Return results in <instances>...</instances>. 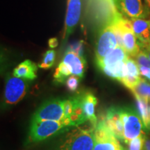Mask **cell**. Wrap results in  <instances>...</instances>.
Segmentation results:
<instances>
[{
    "mask_svg": "<svg viewBox=\"0 0 150 150\" xmlns=\"http://www.w3.org/2000/svg\"><path fill=\"white\" fill-rule=\"evenodd\" d=\"M116 11L129 20L145 19L149 16L150 11L143 5L142 0H113Z\"/></svg>",
    "mask_w": 150,
    "mask_h": 150,
    "instance_id": "7",
    "label": "cell"
},
{
    "mask_svg": "<svg viewBox=\"0 0 150 150\" xmlns=\"http://www.w3.org/2000/svg\"><path fill=\"white\" fill-rule=\"evenodd\" d=\"M149 111H150V106H149Z\"/></svg>",
    "mask_w": 150,
    "mask_h": 150,
    "instance_id": "32",
    "label": "cell"
},
{
    "mask_svg": "<svg viewBox=\"0 0 150 150\" xmlns=\"http://www.w3.org/2000/svg\"><path fill=\"white\" fill-rule=\"evenodd\" d=\"M145 141V134L137 137L129 142V150H142Z\"/></svg>",
    "mask_w": 150,
    "mask_h": 150,
    "instance_id": "22",
    "label": "cell"
},
{
    "mask_svg": "<svg viewBox=\"0 0 150 150\" xmlns=\"http://www.w3.org/2000/svg\"><path fill=\"white\" fill-rule=\"evenodd\" d=\"M143 150H150V138H145Z\"/></svg>",
    "mask_w": 150,
    "mask_h": 150,
    "instance_id": "29",
    "label": "cell"
},
{
    "mask_svg": "<svg viewBox=\"0 0 150 150\" xmlns=\"http://www.w3.org/2000/svg\"><path fill=\"white\" fill-rule=\"evenodd\" d=\"M82 104L84 112L88 120L92 124V126L95 128L97 124V119L95 115V106L97 104V99L92 93L86 92L81 94Z\"/></svg>",
    "mask_w": 150,
    "mask_h": 150,
    "instance_id": "13",
    "label": "cell"
},
{
    "mask_svg": "<svg viewBox=\"0 0 150 150\" xmlns=\"http://www.w3.org/2000/svg\"><path fill=\"white\" fill-rule=\"evenodd\" d=\"M142 50L145 52L146 54H147V56L149 58V59H150V45L148 46L147 47H146L145 49H142Z\"/></svg>",
    "mask_w": 150,
    "mask_h": 150,
    "instance_id": "30",
    "label": "cell"
},
{
    "mask_svg": "<svg viewBox=\"0 0 150 150\" xmlns=\"http://www.w3.org/2000/svg\"><path fill=\"white\" fill-rule=\"evenodd\" d=\"M81 79L77 76L75 75H71L69 76L66 80L65 84H66L67 88L69 91L74 92L77 90L79 85V81Z\"/></svg>",
    "mask_w": 150,
    "mask_h": 150,
    "instance_id": "24",
    "label": "cell"
},
{
    "mask_svg": "<svg viewBox=\"0 0 150 150\" xmlns=\"http://www.w3.org/2000/svg\"><path fill=\"white\" fill-rule=\"evenodd\" d=\"M145 6L150 11V0H145Z\"/></svg>",
    "mask_w": 150,
    "mask_h": 150,
    "instance_id": "31",
    "label": "cell"
},
{
    "mask_svg": "<svg viewBox=\"0 0 150 150\" xmlns=\"http://www.w3.org/2000/svg\"><path fill=\"white\" fill-rule=\"evenodd\" d=\"M74 106V97H71L64 100V115L65 118H68L72 113Z\"/></svg>",
    "mask_w": 150,
    "mask_h": 150,
    "instance_id": "25",
    "label": "cell"
},
{
    "mask_svg": "<svg viewBox=\"0 0 150 150\" xmlns=\"http://www.w3.org/2000/svg\"><path fill=\"white\" fill-rule=\"evenodd\" d=\"M106 125L118 140L124 141V125L120 115V108H110L104 117Z\"/></svg>",
    "mask_w": 150,
    "mask_h": 150,
    "instance_id": "11",
    "label": "cell"
},
{
    "mask_svg": "<svg viewBox=\"0 0 150 150\" xmlns=\"http://www.w3.org/2000/svg\"><path fill=\"white\" fill-rule=\"evenodd\" d=\"M71 75L72 73L69 70L68 67L62 61L56 69L55 73L54 74V81L57 83H63Z\"/></svg>",
    "mask_w": 150,
    "mask_h": 150,
    "instance_id": "19",
    "label": "cell"
},
{
    "mask_svg": "<svg viewBox=\"0 0 150 150\" xmlns=\"http://www.w3.org/2000/svg\"><path fill=\"white\" fill-rule=\"evenodd\" d=\"M131 91L135 97H138L147 103L150 102V83L144 79L141 78L140 81L131 90Z\"/></svg>",
    "mask_w": 150,
    "mask_h": 150,
    "instance_id": "17",
    "label": "cell"
},
{
    "mask_svg": "<svg viewBox=\"0 0 150 150\" xmlns=\"http://www.w3.org/2000/svg\"><path fill=\"white\" fill-rule=\"evenodd\" d=\"M149 80H150V79H149Z\"/></svg>",
    "mask_w": 150,
    "mask_h": 150,
    "instance_id": "33",
    "label": "cell"
},
{
    "mask_svg": "<svg viewBox=\"0 0 150 150\" xmlns=\"http://www.w3.org/2000/svg\"><path fill=\"white\" fill-rule=\"evenodd\" d=\"M126 65L127 68V76H132V77L140 78V73L139 65L136 63L134 59L131 58H128L126 61Z\"/></svg>",
    "mask_w": 150,
    "mask_h": 150,
    "instance_id": "21",
    "label": "cell"
},
{
    "mask_svg": "<svg viewBox=\"0 0 150 150\" xmlns=\"http://www.w3.org/2000/svg\"><path fill=\"white\" fill-rule=\"evenodd\" d=\"M67 51L69 52H72L74 53L78 54L79 56H83V41H79L74 44L70 45L68 49H67Z\"/></svg>",
    "mask_w": 150,
    "mask_h": 150,
    "instance_id": "26",
    "label": "cell"
},
{
    "mask_svg": "<svg viewBox=\"0 0 150 150\" xmlns=\"http://www.w3.org/2000/svg\"><path fill=\"white\" fill-rule=\"evenodd\" d=\"M94 135V150H124L117 138L108 128L104 119L97 122Z\"/></svg>",
    "mask_w": 150,
    "mask_h": 150,
    "instance_id": "5",
    "label": "cell"
},
{
    "mask_svg": "<svg viewBox=\"0 0 150 150\" xmlns=\"http://www.w3.org/2000/svg\"><path fill=\"white\" fill-rule=\"evenodd\" d=\"M120 115L124 125V142L128 144L131 140L145 134V126L139 113L130 108H120Z\"/></svg>",
    "mask_w": 150,
    "mask_h": 150,
    "instance_id": "3",
    "label": "cell"
},
{
    "mask_svg": "<svg viewBox=\"0 0 150 150\" xmlns=\"http://www.w3.org/2000/svg\"><path fill=\"white\" fill-rule=\"evenodd\" d=\"M48 44L50 48L54 49V48H56V47L58 46V45H59V41H58L56 38H52L49 40Z\"/></svg>",
    "mask_w": 150,
    "mask_h": 150,
    "instance_id": "28",
    "label": "cell"
},
{
    "mask_svg": "<svg viewBox=\"0 0 150 150\" xmlns=\"http://www.w3.org/2000/svg\"><path fill=\"white\" fill-rule=\"evenodd\" d=\"M94 127H76L61 138L57 150H94Z\"/></svg>",
    "mask_w": 150,
    "mask_h": 150,
    "instance_id": "1",
    "label": "cell"
},
{
    "mask_svg": "<svg viewBox=\"0 0 150 150\" xmlns=\"http://www.w3.org/2000/svg\"><path fill=\"white\" fill-rule=\"evenodd\" d=\"M74 97V106L73 112L70 117L66 119L70 121V127H79L80 125L88 120V119L84 112L81 95H78Z\"/></svg>",
    "mask_w": 150,
    "mask_h": 150,
    "instance_id": "16",
    "label": "cell"
},
{
    "mask_svg": "<svg viewBox=\"0 0 150 150\" xmlns=\"http://www.w3.org/2000/svg\"><path fill=\"white\" fill-rule=\"evenodd\" d=\"M67 128L63 121H31L28 139L29 142H40L64 132Z\"/></svg>",
    "mask_w": 150,
    "mask_h": 150,
    "instance_id": "2",
    "label": "cell"
},
{
    "mask_svg": "<svg viewBox=\"0 0 150 150\" xmlns=\"http://www.w3.org/2000/svg\"><path fill=\"white\" fill-rule=\"evenodd\" d=\"M133 31L136 35L140 48L150 45V19H131Z\"/></svg>",
    "mask_w": 150,
    "mask_h": 150,
    "instance_id": "10",
    "label": "cell"
},
{
    "mask_svg": "<svg viewBox=\"0 0 150 150\" xmlns=\"http://www.w3.org/2000/svg\"><path fill=\"white\" fill-rule=\"evenodd\" d=\"M117 46L119 45L115 30L110 21L105 24L98 34L95 49L96 61L102 59Z\"/></svg>",
    "mask_w": 150,
    "mask_h": 150,
    "instance_id": "4",
    "label": "cell"
},
{
    "mask_svg": "<svg viewBox=\"0 0 150 150\" xmlns=\"http://www.w3.org/2000/svg\"><path fill=\"white\" fill-rule=\"evenodd\" d=\"M56 59V52L53 50H48L43 55L42 61L39 63L38 67L42 69H50L53 66Z\"/></svg>",
    "mask_w": 150,
    "mask_h": 150,
    "instance_id": "20",
    "label": "cell"
},
{
    "mask_svg": "<svg viewBox=\"0 0 150 150\" xmlns=\"http://www.w3.org/2000/svg\"><path fill=\"white\" fill-rule=\"evenodd\" d=\"M62 61L68 67L72 75L77 76L80 79L83 77L86 65V61L83 56L67 51Z\"/></svg>",
    "mask_w": 150,
    "mask_h": 150,
    "instance_id": "12",
    "label": "cell"
},
{
    "mask_svg": "<svg viewBox=\"0 0 150 150\" xmlns=\"http://www.w3.org/2000/svg\"><path fill=\"white\" fill-rule=\"evenodd\" d=\"M37 65L30 60H25L20 63L13 70V76L24 79L33 80L36 78Z\"/></svg>",
    "mask_w": 150,
    "mask_h": 150,
    "instance_id": "15",
    "label": "cell"
},
{
    "mask_svg": "<svg viewBox=\"0 0 150 150\" xmlns=\"http://www.w3.org/2000/svg\"><path fill=\"white\" fill-rule=\"evenodd\" d=\"M64 117V100L53 99L44 102L38 108L31 121H62Z\"/></svg>",
    "mask_w": 150,
    "mask_h": 150,
    "instance_id": "6",
    "label": "cell"
},
{
    "mask_svg": "<svg viewBox=\"0 0 150 150\" xmlns=\"http://www.w3.org/2000/svg\"><path fill=\"white\" fill-rule=\"evenodd\" d=\"M135 61L139 65V67H147L150 68V59L143 50H141L135 56Z\"/></svg>",
    "mask_w": 150,
    "mask_h": 150,
    "instance_id": "23",
    "label": "cell"
},
{
    "mask_svg": "<svg viewBox=\"0 0 150 150\" xmlns=\"http://www.w3.org/2000/svg\"><path fill=\"white\" fill-rule=\"evenodd\" d=\"M136 99L138 113L141 117L145 128L150 130V111L148 103L138 97H136Z\"/></svg>",
    "mask_w": 150,
    "mask_h": 150,
    "instance_id": "18",
    "label": "cell"
},
{
    "mask_svg": "<svg viewBox=\"0 0 150 150\" xmlns=\"http://www.w3.org/2000/svg\"><path fill=\"white\" fill-rule=\"evenodd\" d=\"M128 58L129 55L125 49L120 46H117L102 59L96 61L98 67L102 68L103 67L115 64L118 62H126Z\"/></svg>",
    "mask_w": 150,
    "mask_h": 150,
    "instance_id": "14",
    "label": "cell"
},
{
    "mask_svg": "<svg viewBox=\"0 0 150 150\" xmlns=\"http://www.w3.org/2000/svg\"><path fill=\"white\" fill-rule=\"evenodd\" d=\"M81 13V0H67L65 14V29L63 40L65 41L72 34L79 22Z\"/></svg>",
    "mask_w": 150,
    "mask_h": 150,
    "instance_id": "9",
    "label": "cell"
},
{
    "mask_svg": "<svg viewBox=\"0 0 150 150\" xmlns=\"http://www.w3.org/2000/svg\"><path fill=\"white\" fill-rule=\"evenodd\" d=\"M28 91V83L24 79L10 76L4 90V101L8 105H15L24 98Z\"/></svg>",
    "mask_w": 150,
    "mask_h": 150,
    "instance_id": "8",
    "label": "cell"
},
{
    "mask_svg": "<svg viewBox=\"0 0 150 150\" xmlns=\"http://www.w3.org/2000/svg\"><path fill=\"white\" fill-rule=\"evenodd\" d=\"M140 75L146 79H150V68L147 67H139Z\"/></svg>",
    "mask_w": 150,
    "mask_h": 150,
    "instance_id": "27",
    "label": "cell"
}]
</instances>
